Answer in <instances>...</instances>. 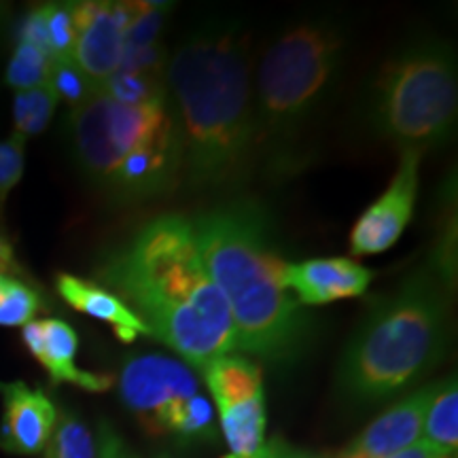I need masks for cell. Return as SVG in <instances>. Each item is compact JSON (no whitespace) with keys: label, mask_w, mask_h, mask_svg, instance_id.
<instances>
[{"label":"cell","mask_w":458,"mask_h":458,"mask_svg":"<svg viewBox=\"0 0 458 458\" xmlns=\"http://www.w3.org/2000/svg\"><path fill=\"white\" fill-rule=\"evenodd\" d=\"M174 102L189 189L229 187L242 179L257 151L253 77L246 43L229 28L193 32L165 68Z\"/></svg>","instance_id":"obj_2"},{"label":"cell","mask_w":458,"mask_h":458,"mask_svg":"<svg viewBox=\"0 0 458 458\" xmlns=\"http://www.w3.org/2000/svg\"><path fill=\"white\" fill-rule=\"evenodd\" d=\"M433 393L435 385H428L393 403L334 458H388L418 444Z\"/></svg>","instance_id":"obj_12"},{"label":"cell","mask_w":458,"mask_h":458,"mask_svg":"<svg viewBox=\"0 0 458 458\" xmlns=\"http://www.w3.org/2000/svg\"><path fill=\"white\" fill-rule=\"evenodd\" d=\"M119 394L148 433L174 435L189 399L199 394L193 369L162 354H139L125 360Z\"/></svg>","instance_id":"obj_9"},{"label":"cell","mask_w":458,"mask_h":458,"mask_svg":"<svg viewBox=\"0 0 458 458\" xmlns=\"http://www.w3.org/2000/svg\"><path fill=\"white\" fill-rule=\"evenodd\" d=\"M286 458H334V456H325V454H312V452H303V450H291V454Z\"/></svg>","instance_id":"obj_33"},{"label":"cell","mask_w":458,"mask_h":458,"mask_svg":"<svg viewBox=\"0 0 458 458\" xmlns=\"http://www.w3.org/2000/svg\"><path fill=\"white\" fill-rule=\"evenodd\" d=\"M344 49L342 28L306 21L284 30L263 54L253 91L257 148L266 147L278 172L291 164V147L329 96Z\"/></svg>","instance_id":"obj_6"},{"label":"cell","mask_w":458,"mask_h":458,"mask_svg":"<svg viewBox=\"0 0 458 458\" xmlns=\"http://www.w3.org/2000/svg\"><path fill=\"white\" fill-rule=\"evenodd\" d=\"M420 159L422 153L401 151L399 168L391 185L354 223L351 233L352 255H380L403 236L414 215Z\"/></svg>","instance_id":"obj_10"},{"label":"cell","mask_w":458,"mask_h":458,"mask_svg":"<svg viewBox=\"0 0 458 458\" xmlns=\"http://www.w3.org/2000/svg\"><path fill=\"white\" fill-rule=\"evenodd\" d=\"M96 442H98V458H139L123 444V439L119 437L117 431L108 422L100 425Z\"/></svg>","instance_id":"obj_28"},{"label":"cell","mask_w":458,"mask_h":458,"mask_svg":"<svg viewBox=\"0 0 458 458\" xmlns=\"http://www.w3.org/2000/svg\"><path fill=\"white\" fill-rule=\"evenodd\" d=\"M164 79L157 74H145L134 71H117L98 91L108 98L130 106L153 105V102L168 98V89L164 88Z\"/></svg>","instance_id":"obj_20"},{"label":"cell","mask_w":458,"mask_h":458,"mask_svg":"<svg viewBox=\"0 0 458 458\" xmlns=\"http://www.w3.org/2000/svg\"><path fill=\"white\" fill-rule=\"evenodd\" d=\"M41 308V297L32 286L11 278L4 293L0 295V327H24L34 320Z\"/></svg>","instance_id":"obj_24"},{"label":"cell","mask_w":458,"mask_h":458,"mask_svg":"<svg viewBox=\"0 0 458 458\" xmlns=\"http://www.w3.org/2000/svg\"><path fill=\"white\" fill-rule=\"evenodd\" d=\"M170 4L165 3H128V28L125 47H148L157 43Z\"/></svg>","instance_id":"obj_23"},{"label":"cell","mask_w":458,"mask_h":458,"mask_svg":"<svg viewBox=\"0 0 458 458\" xmlns=\"http://www.w3.org/2000/svg\"><path fill=\"white\" fill-rule=\"evenodd\" d=\"M24 153L26 140L20 136L11 134L9 139L0 140V216H3L9 193L24 176Z\"/></svg>","instance_id":"obj_27"},{"label":"cell","mask_w":458,"mask_h":458,"mask_svg":"<svg viewBox=\"0 0 458 458\" xmlns=\"http://www.w3.org/2000/svg\"><path fill=\"white\" fill-rule=\"evenodd\" d=\"M456 55L442 41H418L386 62L371 96L374 130L401 151L444 145L456 125Z\"/></svg>","instance_id":"obj_7"},{"label":"cell","mask_w":458,"mask_h":458,"mask_svg":"<svg viewBox=\"0 0 458 458\" xmlns=\"http://www.w3.org/2000/svg\"><path fill=\"white\" fill-rule=\"evenodd\" d=\"M60 98L49 83L41 88L15 91L13 98V134L28 140L30 136L41 134L54 117Z\"/></svg>","instance_id":"obj_18"},{"label":"cell","mask_w":458,"mask_h":458,"mask_svg":"<svg viewBox=\"0 0 458 458\" xmlns=\"http://www.w3.org/2000/svg\"><path fill=\"white\" fill-rule=\"evenodd\" d=\"M55 286L62 300L68 306H72L74 310L113 325L114 335L122 342L130 344L139 335H148L145 323L117 295H113L102 284L72 276V274H57Z\"/></svg>","instance_id":"obj_16"},{"label":"cell","mask_w":458,"mask_h":458,"mask_svg":"<svg viewBox=\"0 0 458 458\" xmlns=\"http://www.w3.org/2000/svg\"><path fill=\"white\" fill-rule=\"evenodd\" d=\"M49 85L55 91L60 100H64L71 108H77L88 102L91 96L98 91L89 77L72 57H57L51 60V72H49Z\"/></svg>","instance_id":"obj_22"},{"label":"cell","mask_w":458,"mask_h":458,"mask_svg":"<svg viewBox=\"0 0 458 458\" xmlns=\"http://www.w3.org/2000/svg\"><path fill=\"white\" fill-rule=\"evenodd\" d=\"M51 55L37 45L17 41L4 72V81L15 91L41 88L49 83Z\"/></svg>","instance_id":"obj_21"},{"label":"cell","mask_w":458,"mask_h":458,"mask_svg":"<svg viewBox=\"0 0 458 458\" xmlns=\"http://www.w3.org/2000/svg\"><path fill=\"white\" fill-rule=\"evenodd\" d=\"M371 280L374 272L369 267L346 257L284 263L283 267V284L303 308L363 295Z\"/></svg>","instance_id":"obj_14"},{"label":"cell","mask_w":458,"mask_h":458,"mask_svg":"<svg viewBox=\"0 0 458 458\" xmlns=\"http://www.w3.org/2000/svg\"><path fill=\"white\" fill-rule=\"evenodd\" d=\"M72 60L102 88L123 64L128 3H74Z\"/></svg>","instance_id":"obj_11"},{"label":"cell","mask_w":458,"mask_h":458,"mask_svg":"<svg viewBox=\"0 0 458 458\" xmlns=\"http://www.w3.org/2000/svg\"><path fill=\"white\" fill-rule=\"evenodd\" d=\"M9 276H0V295L4 293V289H7V284H9Z\"/></svg>","instance_id":"obj_34"},{"label":"cell","mask_w":458,"mask_h":458,"mask_svg":"<svg viewBox=\"0 0 458 458\" xmlns=\"http://www.w3.org/2000/svg\"><path fill=\"white\" fill-rule=\"evenodd\" d=\"M388 458H448V456H445L444 452H439L437 448H433V445H428V444H425L420 439V442H418V444L410 445L408 450L399 452V454H393V456H388Z\"/></svg>","instance_id":"obj_32"},{"label":"cell","mask_w":458,"mask_h":458,"mask_svg":"<svg viewBox=\"0 0 458 458\" xmlns=\"http://www.w3.org/2000/svg\"><path fill=\"white\" fill-rule=\"evenodd\" d=\"M3 394V422L0 448L11 454L32 456L43 452L57 420V410L41 388L24 382H0Z\"/></svg>","instance_id":"obj_13"},{"label":"cell","mask_w":458,"mask_h":458,"mask_svg":"<svg viewBox=\"0 0 458 458\" xmlns=\"http://www.w3.org/2000/svg\"><path fill=\"white\" fill-rule=\"evenodd\" d=\"M20 41L32 43L37 47L45 49L49 54V41H47V28H45V13L43 7L32 9L30 13L26 15L24 24H21L20 30ZM51 55V54H49Z\"/></svg>","instance_id":"obj_29"},{"label":"cell","mask_w":458,"mask_h":458,"mask_svg":"<svg viewBox=\"0 0 458 458\" xmlns=\"http://www.w3.org/2000/svg\"><path fill=\"white\" fill-rule=\"evenodd\" d=\"M422 442L433 445L445 456L458 448V386L454 377L435 385L431 403L422 425Z\"/></svg>","instance_id":"obj_17"},{"label":"cell","mask_w":458,"mask_h":458,"mask_svg":"<svg viewBox=\"0 0 458 458\" xmlns=\"http://www.w3.org/2000/svg\"><path fill=\"white\" fill-rule=\"evenodd\" d=\"M45 458H98V442L81 418L57 411L54 431L43 448Z\"/></svg>","instance_id":"obj_19"},{"label":"cell","mask_w":458,"mask_h":458,"mask_svg":"<svg viewBox=\"0 0 458 458\" xmlns=\"http://www.w3.org/2000/svg\"><path fill=\"white\" fill-rule=\"evenodd\" d=\"M448 346V297L435 272L410 276L369 314L337 365V391L352 405H376L405 391Z\"/></svg>","instance_id":"obj_5"},{"label":"cell","mask_w":458,"mask_h":458,"mask_svg":"<svg viewBox=\"0 0 458 458\" xmlns=\"http://www.w3.org/2000/svg\"><path fill=\"white\" fill-rule=\"evenodd\" d=\"M199 257L232 312L238 352L291 363L310 340L306 308L283 284L284 263L261 206L232 202L191 221Z\"/></svg>","instance_id":"obj_3"},{"label":"cell","mask_w":458,"mask_h":458,"mask_svg":"<svg viewBox=\"0 0 458 458\" xmlns=\"http://www.w3.org/2000/svg\"><path fill=\"white\" fill-rule=\"evenodd\" d=\"M21 340L38 363L43 365L55 385L68 382L91 393H102L111 388L113 380L108 376L89 374L77 368L74 359L79 351V337L66 320L43 318L30 320L21 327Z\"/></svg>","instance_id":"obj_15"},{"label":"cell","mask_w":458,"mask_h":458,"mask_svg":"<svg viewBox=\"0 0 458 458\" xmlns=\"http://www.w3.org/2000/svg\"><path fill=\"white\" fill-rule=\"evenodd\" d=\"M174 437L189 444L213 442V439H216V411L213 403L202 393L189 399Z\"/></svg>","instance_id":"obj_26"},{"label":"cell","mask_w":458,"mask_h":458,"mask_svg":"<svg viewBox=\"0 0 458 458\" xmlns=\"http://www.w3.org/2000/svg\"><path fill=\"white\" fill-rule=\"evenodd\" d=\"M213 394L225 458H250L266 444V393L261 368L242 354H225L199 369Z\"/></svg>","instance_id":"obj_8"},{"label":"cell","mask_w":458,"mask_h":458,"mask_svg":"<svg viewBox=\"0 0 458 458\" xmlns=\"http://www.w3.org/2000/svg\"><path fill=\"white\" fill-rule=\"evenodd\" d=\"M291 445L284 442L283 437H274L270 439V442H266L259 448V452L257 454H253L250 458H286L291 454Z\"/></svg>","instance_id":"obj_31"},{"label":"cell","mask_w":458,"mask_h":458,"mask_svg":"<svg viewBox=\"0 0 458 458\" xmlns=\"http://www.w3.org/2000/svg\"><path fill=\"white\" fill-rule=\"evenodd\" d=\"M98 276L145 323L148 335L179 352L189 368L202 369L238 352L232 312L185 216L148 221L106 255Z\"/></svg>","instance_id":"obj_1"},{"label":"cell","mask_w":458,"mask_h":458,"mask_svg":"<svg viewBox=\"0 0 458 458\" xmlns=\"http://www.w3.org/2000/svg\"><path fill=\"white\" fill-rule=\"evenodd\" d=\"M74 164L98 191L117 202H140L181 181V140L168 98L130 106L96 91L68 114Z\"/></svg>","instance_id":"obj_4"},{"label":"cell","mask_w":458,"mask_h":458,"mask_svg":"<svg viewBox=\"0 0 458 458\" xmlns=\"http://www.w3.org/2000/svg\"><path fill=\"white\" fill-rule=\"evenodd\" d=\"M17 274H21L20 263L15 259V250L7 238L0 233V276L15 278Z\"/></svg>","instance_id":"obj_30"},{"label":"cell","mask_w":458,"mask_h":458,"mask_svg":"<svg viewBox=\"0 0 458 458\" xmlns=\"http://www.w3.org/2000/svg\"><path fill=\"white\" fill-rule=\"evenodd\" d=\"M45 28H47V41L51 60L57 57H72L77 26H74V3H51L43 4Z\"/></svg>","instance_id":"obj_25"}]
</instances>
